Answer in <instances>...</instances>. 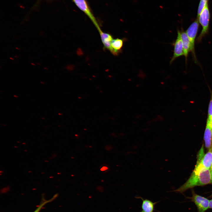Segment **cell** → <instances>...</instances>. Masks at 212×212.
<instances>
[{
    "label": "cell",
    "mask_w": 212,
    "mask_h": 212,
    "mask_svg": "<svg viewBox=\"0 0 212 212\" xmlns=\"http://www.w3.org/2000/svg\"><path fill=\"white\" fill-rule=\"evenodd\" d=\"M209 208L212 209V199L209 201Z\"/></svg>",
    "instance_id": "16"
},
{
    "label": "cell",
    "mask_w": 212,
    "mask_h": 212,
    "mask_svg": "<svg viewBox=\"0 0 212 212\" xmlns=\"http://www.w3.org/2000/svg\"><path fill=\"white\" fill-rule=\"evenodd\" d=\"M174 51L173 56L170 61V63H172L176 58L184 55L182 42L181 38L180 31H177V36L176 39L173 43Z\"/></svg>",
    "instance_id": "7"
},
{
    "label": "cell",
    "mask_w": 212,
    "mask_h": 212,
    "mask_svg": "<svg viewBox=\"0 0 212 212\" xmlns=\"http://www.w3.org/2000/svg\"><path fill=\"white\" fill-rule=\"evenodd\" d=\"M211 197H212V195H211Z\"/></svg>",
    "instance_id": "22"
},
{
    "label": "cell",
    "mask_w": 212,
    "mask_h": 212,
    "mask_svg": "<svg viewBox=\"0 0 212 212\" xmlns=\"http://www.w3.org/2000/svg\"><path fill=\"white\" fill-rule=\"evenodd\" d=\"M107 169V167H102V168H101V170L102 171H104V170H106Z\"/></svg>",
    "instance_id": "17"
},
{
    "label": "cell",
    "mask_w": 212,
    "mask_h": 212,
    "mask_svg": "<svg viewBox=\"0 0 212 212\" xmlns=\"http://www.w3.org/2000/svg\"><path fill=\"white\" fill-rule=\"evenodd\" d=\"M204 140L205 146L208 150L212 146V124L211 121L207 120L204 132Z\"/></svg>",
    "instance_id": "8"
},
{
    "label": "cell",
    "mask_w": 212,
    "mask_h": 212,
    "mask_svg": "<svg viewBox=\"0 0 212 212\" xmlns=\"http://www.w3.org/2000/svg\"><path fill=\"white\" fill-rule=\"evenodd\" d=\"M98 31L104 47L110 51L111 43L113 39L112 36L110 34L103 32L101 30Z\"/></svg>",
    "instance_id": "12"
},
{
    "label": "cell",
    "mask_w": 212,
    "mask_h": 212,
    "mask_svg": "<svg viewBox=\"0 0 212 212\" xmlns=\"http://www.w3.org/2000/svg\"><path fill=\"white\" fill-rule=\"evenodd\" d=\"M58 194L57 193L49 200H46L43 196L40 203L37 208L33 212H39L43 207L47 203L51 202L54 200L58 196Z\"/></svg>",
    "instance_id": "13"
},
{
    "label": "cell",
    "mask_w": 212,
    "mask_h": 212,
    "mask_svg": "<svg viewBox=\"0 0 212 212\" xmlns=\"http://www.w3.org/2000/svg\"><path fill=\"white\" fill-rule=\"evenodd\" d=\"M212 183L210 169L196 166L188 180L179 188L173 191L182 193L188 189L197 186H202Z\"/></svg>",
    "instance_id": "1"
},
{
    "label": "cell",
    "mask_w": 212,
    "mask_h": 212,
    "mask_svg": "<svg viewBox=\"0 0 212 212\" xmlns=\"http://www.w3.org/2000/svg\"><path fill=\"white\" fill-rule=\"evenodd\" d=\"M211 173V175L212 177V165H211V166L210 168Z\"/></svg>",
    "instance_id": "18"
},
{
    "label": "cell",
    "mask_w": 212,
    "mask_h": 212,
    "mask_svg": "<svg viewBox=\"0 0 212 212\" xmlns=\"http://www.w3.org/2000/svg\"><path fill=\"white\" fill-rule=\"evenodd\" d=\"M34 64V63H32V64L33 65H35V64Z\"/></svg>",
    "instance_id": "20"
},
{
    "label": "cell",
    "mask_w": 212,
    "mask_h": 212,
    "mask_svg": "<svg viewBox=\"0 0 212 212\" xmlns=\"http://www.w3.org/2000/svg\"><path fill=\"white\" fill-rule=\"evenodd\" d=\"M77 7L89 17L98 31L101 29L96 19L90 10L85 0H73Z\"/></svg>",
    "instance_id": "6"
},
{
    "label": "cell",
    "mask_w": 212,
    "mask_h": 212,
    "mask_svg": "<svg viewBox=\"0 0 212 212\" xmlns=\"http://www.w3.org/2000/svg\"><path fill=\"white\" fill-rule=\"evenodd\" d=\"M123 44V40L122 39L118 38L113 39L111 43V48L110 52L113 55H117L122 51Z\"/></svg>",
    "instance_id": "11"
},
{
    "label": "cell",
    "mask_w": 212,
    "mask_h": 212,
    "mask_svg": "<svg viewBox=\"0 0 212 212\" xmlns=\"http://www.w3.org/2000/svg\"><path fill=\"white\" fill-rule=\"evenodd\" d=\"M208 113L207 120L211 121L212 116V96L211 97L209 104Z\"/></svg>",
    "instance_id": "15"
},
{
    "label": "cell",
    "mask_w": 212,
    "mask_h": 212,
    "mask_svg": "<svg viewBox=\"0 0 212 212\" xmlns=\"http://www.w3.org/2000/svg\"><path fill=\"white\" fill-rule=\"evenodd\" d=\"M199 22L202 27L201 31L197 39V43L200 42L203 38L209 32L210 13L208 4L203 9L198 17Z\"/></svg>",
    "instance_id": "2"
},
{
    "label": "cell",
    "mask_w": 212,
    "mask_h": 212,
    "mask_svg": "<svg viewBox=\"0 0 212 212\" xmlns=\"http://www.w3.org/2000/svg\"><path fill=\"white\" fill-rule=\"evenodd\" d=\"M211 123L212 124V118H211Z\"/></svg>",
    "instance_id": "21"
},
{
    "label": "cell",
    "mask_w": 212,
    "mask_h": 212,
    "mask_svg": "<svg viewBox=\"0 0 212 212\" xmlns=\"http://www.w3.org/2000/svg\"><path fill=\"white\" fill-rule=\"evenodd\" d=\"M196 166L210 169L212 165V146L205 154L204 153L203 145L198 153Z\"/></svg>",
    "instance_id": "4"
},
{
    "label": "cell",
    "mask_w": 212,
    "mask_h": 212,
    "mask_svg": "<svg viewBox=\"0 0 212 212\" xmlns=\"http://www.w3.org/2000/svg\"><path fill=\"white\" fill-rule=\"evenodd\" d=\"M199 26L198 19H196L191 24L186 31L188 38L191 47V51L195 62H197L196 58L195 49V40Z\"/></svg>",
    "instance_id": "3"
},
{
    "label": "cell",
    "mask_w": 212,
    "mask_h": 212,
    "mask_svg": "<svg viewBox=\"0 0 212 212\" xmlns=\"http://www.w3.org/2000/svg\"><path fill=\"white\" fill-rule=\"evenodd\" d=\"M180 32L183 44L184 55L186 61L187 62L189 53L191 51L190 43L186 32L184 31L182 28Z\"/></svg>",
    "instance_id": "9"
},
{
    "label": "cell",
    "mask_w": 212,
    "mask_h": 212,
    "mask_svg": "<svg viewBox=\"0 0 212 212\" xmlns=\"http://www.w3.org/2000/svg\"><path fill=\"white\" fill-rule=\"evenodd\" d=\"M195 204L198 212H205L209 208V201L207 198L197 194L193 191L190 198Z\"/></svg>",
    "instance_id": "5"
},
{
    "label": "cell",
    "mask_w": 212,
    "mask_h": 212,
    "mask_svg": "<svg viewBox=\"0 0 212 212\" xmlns=\"http://www.w3.org/2000/svg\"><path fill=\"white\" fill-rule=\"evenodd\" d=\"M10 58L11 59L14 60V59L12 58Z\"/></svg>",
    "instance_id": "19"
},
{
    "label": "cell",
    "mask_w": 212,
    "mask_h": 212,
    "mask_svg": "<svg viewBox=\"0 0 212 212\" xmlns=\"http://www.w3.org/2000/svg\"><path fill=\"white\" fill-rule=\"evenodd\" d=\"M135 198H140L142 201L141 206L142 210L140 212H154L155 211V206L159 201L153 202L152 201L147 199H144L141 197H136Z\"/></svg>",
    "instance_id": "10"
},
{
    "label": "cell",
    "mask_w": 212,
    "mask_h": 212,
    "mask_svg": "<svg viewBox=\"0 0 212 212\" xmlns=\"http://www.w3.org/2000/svg\"><path fill=\"white\" fill-rule=\"evenodd\" d=\"M208 0H200L198 6L197 17H198L206 5L208 4Z\"/></svg>",
    "instance_id": "14"
}]
</instances>
